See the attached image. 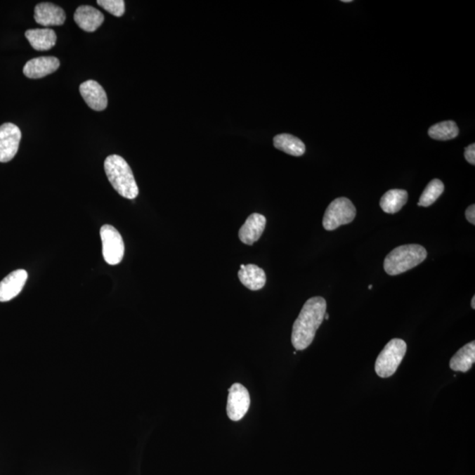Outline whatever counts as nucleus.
Here are the masks:
<instances>
[{
	"instance_id": "obj_8",
	"label": "nucleus",
	"mask_w": 475,
	"mask_h": 475,
	"mask_svg": "<svg viewBox=\"0 0 475 475\" xmlns=\"http://www.w3.org/2000/svg\"><path fill=\"white\" fill-rule=\"evenodd\" d=\"M22 131L18 126L6 123L0 126V162H11L19 150Z\"/></svg>"
},
{
	"instance_id": "obj_24",
	"label": "nucleus",
	"mask_w": 475,
	"mask_h": 475,
	"mask_svg": "<svg viewBox=\"0 0 475 475\" xmlns=\"http://www.w3.org/2000/svg\"><path fill=\"white\" fill-rule=\"evenodd\" d=\"M466 218L468 220V222L471 223V225H475V205L471 204L469 207L467 208L466 212Z\"/></svg>"
},
{
	"instance_id": "obj_2",
	"label": "nucleus",
	"mask_w": 475,
	"mask_h": 475,
	"mask_svg": "<svg viewBox=\"0 0 475 475\" xmlns=\"http://www.w3.org/2000/svg\"><path fill=\"white\" fill-rule=\"evenodd\" d=\"M105 173L112 186L122 197L134 200L139 190L131 167L123 157L108 156L104 162Z\"/></svg>"
},
{
	"instance_id": "obj_21",
	"label": "nucleus",
	"mask_w": 475,
	"mask_h": 475,
	"mask_svg": "<svg viewBox=\"0 0 475 475\" xmlns=\"http://www.w3.org/2000/svg\"><path fill=\"white\" fill-rule=\"evenodd\" d=\"M443 190H445V185H443L441 181L438 179L432 180L427 185L424 191L422 192L420 199H419L418 206L429 207V206L434 204L438 200L440 195L443 194Z\"/></svg>"
},
{
	"instance_id": "obj_16",
	"label": "nucleus",
	"mask_w": 475,
	"mask_h": 475,
	"mask_svg": "<svg viewBox=\"0 0 475 475\" xmlns=\"http://www.w3.org/2000/svg\"><path fill=\"white\" fill-rule=\"evenodd\" d=\"M25 37L31 46L39 51L51 50L57 43V34L51 29L27 30Z\"/></svg>"
},
{
	"instance_id": "obj_11",
	"label": "nucleus",
	"mask_w": 475,
	"mask_h": 475,
	"mask_svg": "<svg viewBox=\"0 0 475 475\" xmlns=\"http://www.w3.org/2000/svg\"><path fill=\"white\" fill-rule=\"evenodd\" d=\"M66 19L64 9L51 3H41L34 8V20L44 27L61 26Z\"/></svg>"
},
{
	"instance_id": "obj_9",
	"label": "nucleus",
	"mask_w": 475,
	"mask_h": 475,
	"mask_svg": "<svg viewBox=\"0 0 475 475\" xmlns=\"http://www.w3.org/2000/svg\"><path fill=\"white\" fill-rule=\"evenodd\" d=\"M79 92L89 107L96 111H103L108 106L107 93L103 87L94 80H87L79 86Z\"/></svg>"
},
{
	"instance_id": "obj_25",
	"label": "nucleus",
	"mask_w": 475,
	"mask_h": 475,
	"mask_svg": "<svg viewBox=\"0 0 475 475\" xmlns=\"http://www.w3.org/2000/svg\"><path fill=\"white\" fill-rule=\"evenodd\" d=\"M471 308L475 309V297L474 296L473 297V299H471Z\"/></svg>"
},
{
	"instance_id": "obj_23",
	"label": "nucleus",
	"mask_w": 475,
	"mask_h": 475,
	"mask_svg": "<svg viewBox=\"0 0 475 475\" xmlns=\"http://www.w3.org/2000/svg\"><path fill=\"white\" fill-rule=\"evenodd\" d=\"M464 158L467 160V162L471 164V165H475V145L471 144L468 145L466 149H464Z\"/></svg>"
},
{
	"instance_id": "obj_27",
	"label": "nucleus",
	"mask_w": 475,
	"mask_h": 475,
	"mask_svg": "<svg viewBox=\"0 0 475 475\" xmlns=\"http://www.w3.org/2000/svg\"><path fill=\"white\" fill-rule=\"evenodd\" d=\"M342 2H344V3H351V2H352V1H351V0H342Z\"/></svg>"
},
{
	"instance_id": "obj_5",
	"label": "nucleus",
	"mask_w": 475,
	"mask_h": 475,
	"mask_svg": "<svg viewBox=\"0 0 475 475\" xmlns=\"http://www.w3.org/2000/svg\"><path fill=\"white\" fill-rule=\"evenodd\" d=\"M356 209L349 199H334L325 212L323 225L325 230H334L339 226L348 225L355 219Z\"/></svg>"
},
{
	"instance_id": "obj_7",
	"label": "nucleus",
	"mask_w": 475,
	"mask_h": 475,
	"mask_svg": "<svg viewBox=\"0 0 475 475\" xmlns=\"http://www.w3.org/2000/svg\"><path fill=\"white\" fill-rule=\"evenodd\" d=\"M227 400V415L233 422L242 420L250 407L249 391L242 384L235 383L228 389Z\"/></svg>"
},
{
	"instance_id": "obj_12",
	"label": "nucleus",
	"mask_w": 475,
	"mask_h": 475,
	"mask_svg": "<svg viewBox=\"0 0 475 475\" xmlns=\"http://www.w3.org/2000/svg\"><path fill=\"white\" fill-rule=\"evenodd\" d=\"M60 62L55 57H40L27 61L23 73L30 79H41L57 71Z\"/></svg>"
},
{
	"instance_id": "obj_19",
	"label": "nucleus",
	"mask_w": 475,
	"mask_h": 475,
	"mask_svg": "<svg viewBox=\"0 0 475 475\" xmlns=\"http://www.w3.org/2000/svg\"><path fill=\"white\" fill-rule=\"evenodd\" d=\"M274 146L287 155L299 157L306 152V145L291 134H279L274 138Z\"/></svg>"
},
{
	"instance_id": "obj_3",
	"label": "nucleus",
	"mask_w": 475,
	"mask_h": 475,
	"mask_svg": "<svg viewBox=\"0 0 475 475\" xmlns=\"http://www.w3.org/2000/svg\"><path fill=\"white\" fill-rule=\"evenodd\" d=\"M426 257L427 251L417 244L398 247L387 254L384 261V268L390 275L403 274L418 266Z\"/></svg>"
},
{
	"instance_id": "obj_14",
	"label": "nucleus",
	"mask_w": 475,
	"mask_h": 475,
	"mask_svg": "<svg viewBox=\"0 0 475 475\" xmlns=\"http://www.w3.org/2000/svg\"><path fill=\"white\" fill-rule=\"evenodd\" d=\"M74 20L80 29L92 33L104 22L103 13L91 6H82L76 10Z\"/></svg>"
},
{
	"instance_id": "obj_20",
	"label": "nucleus",
	"mask_w": 475,
	"mask_h": 475,
	"mask_svg": "<svg viewBox=\"0 0 475 475\" xmlns=\"http://www.w3.org/2000/svg\"><path fill=\"white\" fill-rule=\"evenodd\" d=\"M428 134L429 137L435 139V141H450V139L457 137L459 128H457L455 122H441V123L434 124L429 128Z\"/></svg>"
},
{
	"instance_id": "obj_22",
	"label": "nucleus",
	"mask_w": 475,
	"mask_h": 475,
	"mask_svg": "<svg viewBox=\"0 0 475 475\" xmlns=\"http://www.w3.org/2000/svg\"><path fill=\"white\" fill-rule=\"evenodd\" d=\"M97 4L115 17H122L125 13L124 0H98Z\"/></svg>"
},
{
	"instance_id": "obj_4",
	"label": "nucleus",
	"mask_w": 475,
	"mask_h": 475,
	"mask_svg": "<svg viewBox=\"0 0 475 475\" xmlns=\"http://www.w3.org/2000/svg\"><path fill=\"white\" fill-rule=\"evenodd\" d=\"M407 352V344L401 339H393L377 358L375 372L380 378H389L396 372Z\"/></svg>"
},
{
	"instance_id": "obj_13",
	"label": "nucleus",
	"mask_w": 475,
	"mask_h": 475,
	"mask_svg": "<svg viewBox=\"0 0 475 475\" xmlns=\"http://www.w3.org/2000/svg\"><path fill=\"white\" fill-rule=\"evenodd\" d=\"M266 222V218L263 215L253 213L240 229V240L246 245L252 246L263 233Z\"/></svg>"
},
{
	"instance_id": "obj_6",
	"label": "nucleus",
	"mask_w": 475,
	"mask_h": 475,
	"mask_svg": "<svg viewBox=\"0 0 475 475\" xmlns=\"http://www.w3.org/2000/svg\"><path fill=\"white\" fill-rule=\"evenodd\" d=\"M103 254L105 261L110 265H117L124 256V242L120 233L114 226L105 225L100 228Z\"/></svg>"
},
{
	"instance_id": "obj_26",
	"label": "nucleus",
	"mask_w": 475,
	"mask_h": 475,
	"mask_svg": "<svg viewBox=\"0 0 475 475\" xmlns=\"http://www.w3.org/2000/svg\"><path fill=\"white\" fill-rule=\"evenodd\" d=\"M324 319H325V320H328V319H330V315H328L327 313L325 314Z\"/></svg>"
},
{
	"instance_id": "obj_17",
	"label": "nucleus",
	"mask_w": 475,
	"mask_h": 475,
	"mask_svg": "<svg viewBox=\"0 0 475 475\" xmlns=\"http://www.w3.org/2000/svg\"><path fill=\"white\" fill-rule=\"evenodd\" d=\"M475 362V342L471 341L461 348L450 361L454 372H467Z\"/></svg>"
},
{
	"instance_id": "obj_15",
	"label": "nucleus",
	"mask_w": 475,
	"mask_h": 475,
	"mask_svg": "<svg viewBox=\"0 0 475 475\" xmlns=\"http://www.w3.org/2000/svg\"><path fill=\"white\" fill-rule=\"evenodd\" d=\"M238 275L242 284L251 291H259L266 284V274L257 265L242 264Z\"/></svg>"
},
{
	"instance_id": "obj_18",
	"label": "nucleus",
	"mask_w": 475,
	"mask_h": 475,
	"mask_svg": "<svg viewBox=\"0 0 475 475\" xmlns=\"http://www.w3.org/2000/svg\"><path fill=\"white\" fill-rule=\"evenodd\" d=\"M408 194L404 190H391L380 199V207L389 214L399 212L407 204Z\"/></svg>"
},
{
	"instance_id": "obj_28",
	"label": "nucleus",
	"mask_w": 475,
	"mask_h": 475,
	"mask_svg": "<svg viewBox=\"0 0 475 475\" xmlns=\"http://www.w3.org/2000/svg\"><path fill=\"white\" fill-rule=\"evenodd\" d=\"M372 289V285H369V289Z\"/></svg>"
},
{
	"instance_id": "obj_1",
	"label": "nucleus",
	"mask_w": 475,
	"mask_h": 475,
	"mask_svg": "<svg viewBox=\"0 0 475 475\" xmlns=\"http://www.w3.org/2000/svg\"><path fill=\"white\" fill-rule=\"evenodd\" d=\"M326 310V300L321 297L307 300L293 324L292 342L297 351H304L312 344L318 328L323 323Z\"/></svg>"
},
{
	"instance_id": "obj_10",
	"label": "nucleus",
	"mask_w": 475,
	"mask_h": 475,
	"mask_svg": "<svg viewBox=\"0 0 475 475\" xmlns=\"http://www.w3.org/2000/svg\"><path fill=\"white\" fill-rule=\"evenodd\" d=\"M27 279L26 271H13L0 282V302H8L18 296L25 286Z\"/></svg>"
}]
</instances>
